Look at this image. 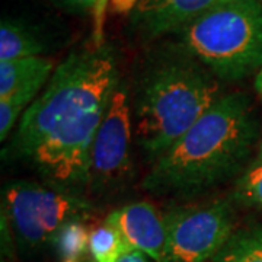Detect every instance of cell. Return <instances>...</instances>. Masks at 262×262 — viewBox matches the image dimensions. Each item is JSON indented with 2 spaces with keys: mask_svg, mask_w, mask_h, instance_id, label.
Instances as JSON below:
<instances>
[{
  "mask_svg": "<svg viewBox=\"0 0 262 262\" xmlns=\"http://www.w3.org/2000/svg\"><path fill=\"white\" fill-rule=\"evenodd\" d=\"M118 83L110 46L75 48L22 115L3 159L28 160L48 184L82 192L92 143Z\"/></svg>",
  "mask_w": 262,
  "mask_h": 262,
  "instance_id": "6da1fadb",
  "label": "cell"
},
{
  "mask_svg": "<svg viewBox=\"0 0 262 262\" xmlns=\"http://www.w3.org/2000/svg\"><path fill=\"white\" fill-rule=\"evenodd\" d=\"M258 121L249 96H220L156 160L141 187L155 195L192 196L233 178L251 156Z\"/></svg>",
  "mask_w": 262,
  "mask_h": 262,
  "instance_id": "7a4b0ae2",
  "label": "cell"
},
{
  "mask_svg": "<svg viewBox=\"0 0 262 262\" xmlns=\"http://www.w3.org/2000/svg\"><path fill=\"white\" fill-rule=\"evenodd\" d=\"M220 79L179 44L150 54L133 92L137 144L153 165L223 95Z\"/></svg>",
  "mask_w": 262,
  "mask_h": 262,
  "instance_id": "3957f363",
  "label": "cell"
},
{
  "mask_svg": "<svg viewBox=\"0 0 262 262\" xmlns=\"http://www.w3.org/2000/svg\"><path fill=\"white\" fill-rule=\"evenodd\" d=\"M177 37L220 80L239 82L262 67V0H226Z\"/></svg>",
  "mask_w": 262,
  "mask_h": 262,
  "instance_id": "277c9868",
  "label": "cell"
},
{
  "mask_svg": "<svg viewBox=\"0 0 262 262\" xmlns=\"http://www.w3.org/2000/svg\"><path fill=\"white\" fill-rule=\"evenodd\" d=\"M95 208L82 192L48 182L16 179L5 184L2 191V214L25 258L54 249L60 230L72 220L86 222Z\"/></svg>",
  "mask_w": 262,
  "mask_h": 262,
  "instance_id": "5b68a950",
  "label": "cell"
},
{
  "mask_svg": "<svg viewBox=\"0 0 262 262\" xmlns=\"http://www.w3.org/2000/svg\"><path fill=\"white\" fill-rule=\"evenodd\" d=\"M133 134L130 95L120 80L92 143L86 189L96 195H111L127 185L133 177Z\"/></svg>",
  "mask_w": 262,
  "mask_h": 262,
  "instance_id": "8992f818",
  "label": "cell"
},
{
  "mask_svg": "<svg viewBox=\"0 0 262 262\" xmlns=\"http://www.w3.org/2000/svg\"><path fill=\"white\" fill-rule=\"evenodd\" d=\"M165 215L169 262L213 261L234 233L232 200L172 207Z\"/></svg>",
  "mask_w": 262,
  "mask_h": 262,
  "instance_id": "52a82bcc",
  "label": "cell"
},
{
  "mask_svg": "<svg viewBox=\"0 0 262 262\" xmlns=\"http://www.w3.org/2000/svg\"><path fill=\"white\" fill-rule=\"evenodd\" d=\"M133 251H139L153 262H169L168 229L165 215L147 201L131 203L106 215Z\"/></svg>",
  "mask_w": 262,
  "mask_h": 262,
  "instance_id": "ba28073f",
  "label": "cell"
},
{
  "mask_svg": "<svg viewBox=\"0 0 262 262\" xmlns=\"http://www.w3.org/2000/svg\"><path fill=\"white\" fill-rule=\"evenodd\" d=\"M226 0H140L133 12L134 31L146 41L178 34L188 24Z\"/></svg>",
  "mask_w": 262,
  "mask_h": 262,
  "instance_id": "9c48e42d",
  "label": "cell"
},
{
  "mask_svg": "<svg viewBox=\"0 0 262 262\" xmlns=\"http://www.w3.org/2000/svg\"><path fill=\"white\" fill-rule=\"evenodd\" d=\"M48 50L39 31L20 19L3 18L0 24V61L42 56Z\"/></svg>",
  "mask_w": 262,
  "mask_h": 262,
  "instance_id": "30bf717a",
  "label": "cell"
},
{
  "mask_svg": "<svg viewBox=\"0 0 262 262\" xmlns=\"http://www.w3.org/2000/svg\"><path fill=\"white\" fill-rule=\"evenodd\" d=\"M54 69L53 60L44 56L0 61V99L9 98L31 82L48 80Z\"/></svg>",
  "mask_w": 262,
  "mask_h": 262,
  "instance_id": "8fae6325",
  "label": "cell"
},
{
  "mask_svg": "<svg viewBox=\"0 0 262 262\" xmlns=\"http://www.w3.org/2000/svg\"><path fill=\"white\" fill-rule=\"evenodd\" d=\"M213 262H262V226L234 232Z\"/></svg>",
  "mask_w": 262,
  "mask_h": 262,
  "instance_id": "7c38bea8",
  "label": "cell"
},
{
  "mask_svg": "<svg viewBox=\"0 0 262 262\" xmlns=\"http://www.w3.org/2000/svg\"><path fill=\"white\" fill-rule=\"evenodd\" d=\"M48 80H35L20 88L6 99H0V140H9L12 131L15 130L16 122L20 121L22 115L29 108V105L38 98L41 88Z\"/></svg>",
  "mask_w": 262,
  "mask_h": 262,
  "instance_id": "4fadbf2b",
  "label": "cell"
},
{
  "mask_svg": "<svg viewBox=\"0 0 262 262\" xmlns=\"http://www.w3.org/2000/svg\"><path fill=\"white\" fill-rule=\"evenodd\" d=\"M133 252L131 246L122 234L103 222L102 226L91 232L89 237V256L91 262H118L122 256Z\"/></svg>",
  "mask_w": 262,
  "mask_h": 262,
  "instance_id": "5bb4252c",
  "label": "cell"
},
{
  "mask_svg": "<svg viewBox=\"0 0 262 262\" xmlns=\"http://www.w3.org/2000/svg\"><path fill=\"white\" fill-rule=\"evenodd\" d=\"M91 232L84 220H72L60 230L54 251L58 262H83L89 255Z\"/></svg>",
  "mask_w": 262,
  "mask_h": 262,
  "instance_id": "9a60e30c",
  "label": "cell"
},
{
  "mask_svg": "<svg viewBox=\"0 0 262 262\" xmlns=\"http://www.w3.org/2000/svg\"><path fill=\"white\" fill-rule=\"evenodd\" d=\"M230 200L242 206H262V163H253L236 181Z\"/></svg>",
  "mask_w": 262,
  "mask_h": 262,
  "instance_id": "2e32d148",
  "label": "cell"
},
{
  "mask_svg": "<svg viewBox=\"0 0 262 262\" xmlns=\"http://www.w3.org/2000/svg\"><path fill=\"white\" fill-rule=\"evenodd\" d=\"M56 6L75 15H95V42L102 44V22L103 10L108 0H50Z\"/></svg>",
  "mask_w": 262,
  "mask_h": 262,
  "instance_id": "e0dca14e",
  "label": "cell"
},
{
  "mask_svg": "<svg viewBox=\"0 0 262 262\" xmlns=\"http://www.w3.org/2000/svg\"><path fill=\"white\" fill-rule=\"evenodd\" d=\"M140 0H110V6L114 13L118 15H128L134 12L139 6Z\"/></svg>",
  "mask_w": 262,
  "mask_h": 262,
  "instance_id": "ac0fdd59",
  "label": "cell"
},
{
  "mask_svg": "<svg viewBox=\"0 0 262 262\" xmlns=\"http://www.w3.org/2000/svg\"><path fill=\"white\" fill-rule=\"evenodd\" d=\"M118 262H151L146 256V255H143L141 252H139V251H133V252L127 253L125 256H122L121 259Z\"/></svg>",
  "mask_w": 262,
  "mask_h": 262,
  "instance_id": "d6986e66",
  "label": "cell"
},
{
  "mask_svg": "<svg viewBox=\"0 0 262 262\" xmlns=\"http://www.w3.org/2000/svg\"><path fill=\"white\" fill-rule=\"evenodd\" d=\"M255 89H256V92H258V95L261 96L262 99V67L259 69V72L256 73V76H255Z\"/></svg>",
  "mask_w": 262,
  "mask_h": 262,
  "instance_id": "ffe728a7",
  "label": "cell"
},
{
  "mask_svg": "<svg viewBox=\"0 0 262 262\" xmlns=\"http://www.w3.org/2000/svg\"><path fill=\"white\" fill-rule=\"evenodd\" d=\"M253 163H262V143L261 146H259V151H258V156H256V159Z\"/></svg>",
  "mask_w": 262,
  "mask_h": 262,
  "instance_id": "44dd1931",
  "label": "cell"
}]
</instances>
